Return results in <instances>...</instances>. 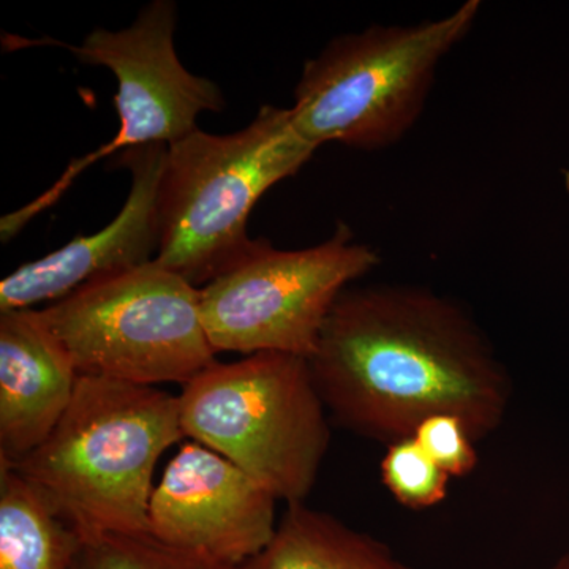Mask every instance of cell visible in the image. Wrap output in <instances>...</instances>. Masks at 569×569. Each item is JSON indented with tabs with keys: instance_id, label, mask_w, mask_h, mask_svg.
Listing matches in <instances>:
<instances>
[{
	"instance_id": "cell-16",
	"label": "cell",
	"mask_w": 569,
	"mask_h": 569,
	"mask_svg": "<svg viewBox=\"0 0 569 569\" xmlns=\"http://www.w3.org/2000/svg\"><path fill=\"white\" fill-rule=\"evenodd\" d=\"M413 438L448 477L466 478L478 467L477 441L459 418L438 415L426 419Z\"/></svg>"
},
{
	"instance_id": "cell-1",
	"label": "cell",
	"mask_w": 569,
	"mask_h": 569,
	"mask_svg": "<svg viewBox=\"0 0 569 569\" xmlns=\"http://www.w3.org/2000/svg\"><path fill=\"white\" fill-rule=\"evenodd\" d=\"M307 361L326 411L388 447L438 415L482 440L511 402L507 367L475 318L417 284L348 287Z\"/></svg>"
},
{
	"instance_id": "cell-11",
	"label": "cell",
	"mask_w": 569,
	"mask_h": 569,
	"mask_svg": "<svg viewBox=\"0 0 569 569\" xmlns=\"http://www.w3.org/2000/svg\"><path fill=\"white\" fill-rule=\"evenodd\" d=\"M78 378L41 310L0 312V463L13 466L51 436Z\"/></svg>"
},
{
	"instance_id": "cell-6",
	"label": "cell",
	"mask_w": 569,
	"mask_h": 569,
	"mask_svg": "<svg viewBox=\"0 0 569 569\" xmlns=\"http://www.w3.org/2000/svg\"><path fill=\"white\" fill-rule=\"evenodd\" d=\"M41 312L82 377L187 385L216 362L200 290L156 261L86 284Z\"/></svg>"
},
{
	"instance_id": "cell-10",
	"label": "cell",
	"mask_w": 569,
	"mask_h": 569,
	"mask_svg": "<svg viewBox=\"0 0 569 569\" xmlns=\"http://www.w3.org/2000/svg\"><path fill=\"white\" fill-rule=\"evenodd\" d=\"M167 149V144H149L123 151L119 167L132 176V186L121 212L103 230L78 236L6 277L0 282V312L54 305L86 284L151 263L159 252L157 193Z\"/></svg>"
},
{
	"instance_id": "cell-9",
	"label": "cell",
	"mask_w": 569,
	"mask_h": 569,
	"mask_svg": "<svg viewBox=\"0 0 569 569\" xmlns=\"http://www.w3.org/2000/svg\"><path fill=\"white\" fill-rule=\"evenodd\" d=\"M277 498L212 449L187 441L149 503V537L170 548L244 567L277 530Z\"/></svg>"
},
{
	"instance_id": "cell-13",
	"label": "cell",
	"mask_w": 569,
	"mask_h": 569,
	"mask_svg": "<svg viewBox=\"0 0 569 569\" xmlns=\"http://www.w3.org/2000/svg\"><path fill=\"white\" fill-rule=\"evenodd\" d=\"M82 542L29 479L0 463V569H73Z\"/></svg>"
},
{
	"instance_id": "cell-4",
	"label": "cell",
	"mask_w": 569,
	"mask_h": 569,
	"mask_svg": "<svg viewBox=\"0 0 569 569\" xmlns=\"http://www.w3.org/2000/svg\"><path fill=\"white\" fill-rule=\"evenodd\" d=\"M481 11L468 0L440 20L370 26L342 33L305 63L290 108L310 144L340 142L380 151L417 126L438 66L466 39Z\"/></svg>"
},
{
	"instance_id": "cell-12",
	"label": "cell",
	"mask_w": 569,
	"mask_h": 569,
	"mask_svg": "<svg viewBox=\"0 0 569 569\" xmlns=\"http://www.w3.org/2000/svg\"><path fill=\"white\" fill-rule=\"evenodd\" d=\"M242 569H411L385 542L306 503L288 505L274 538Z\"/></svg>"
},
{
	"instance_id": "cell-17",
	"label": "cell",
	"mask_w": 569,
	"mask_h": 569,
	"mask_svg": "<svg viewBox=\"0 0 569 569\" xmlns=\"http://www.w3.org/2000/svg\"><path fill=\"white\" fill-rule=\"evenodd\" d=\"M550 569H569V552L565 553L563 557Z\"/></svg>"
},
{
	"instance_id": "cell-18",
	"label": "cell",
	"mask_w": 569,
	"mask_h": 569,
	"mask_svg": "<svg viewBox=\"0 0 569 569\" xmlns=\"http://www.w3.org/2000/svg\"><path fill=\"white\" fill-rule=\"evenodd\" d=\"M561 176H563L565 190H567V193L569 194V159L567 164H565L563 170H561Z\"/></svg>"
},
{
	"instance_id": "cell-2",
	"label": "cell",
	"mask_w": 569,
	"mask_h": 569,
	"mask_svg": "<svg viewBox=\"0 0 569 569\" xmlns=\"http://www.w3.org/2000/svg\"><path fill=\"white\" fill-rule=\"evenodd\" d=\"M183 437L179 396L80 376L51 436L10 467L82 541L149 537L153 471Z\"/></svg>"
},
{
	"instance_id": "cell-7",
	"label": "cell",
	"mask_w": 569,
	"mask_h": 569,
	"mask_svg": "<svg viewBox=\"0 0 569 569\" xmlns=\"http://www.w3.org/2000/svg\"><path fill=\"white\" fill-rule=\"evenodd\" d=\"M346 223L321 244L276 249L261 239L247 260L200 288V313L216 353L309 359L337 298L380 264Z\"/></svg>"
},
{
	"instance_id": "cell-3",
	"label": "cell",
	"mask_w": 569,
	"mask_h": 569,
	"mask_svg": "<svg viewBox=\"0 0 569 569\" xmlns=\"http://www.w3.org/2000/svg\"><path fill=\"white\" fill-rule=\"evenodd\" d=\"M317 149L295 129L290 108L271 104L239 132L197 129L168 146L153 261L198 290L227 274L260 246L247 228L254 204L298 173Z\"/></svg>"
},
{
	"instance_id": "cell-15",
	"label": "cell",
	"mask_w": 569,
	"mask_h": 569,
	"mask_svg": "<svg viewBox=\"0 0 569 569\" xmlns=\"http://www.w3.org/2000/svg\"><path fill=\"white\" fill-rule=\"evenodd\" d=\"M449 479L415 438L389 445L381 460L385 488L406 508L437 507L448 497Z\"/></svg>"
},
{
	"instance_id": "cell-14",
	"label": "cell",
	"mask_w": 569,
	"mask_h": 569,
	"mask_svg": "<svg viewBox=\"0 0 569 569\" xmlns=\"http://www.w3.org/2000/svg\"><path fill=\"white\" fill-rule=\"evenodd\" d=\"M73 569H242L162 545L152 537H102L82 542Z\"/></svg>"
},
{
	"instance_id": "cell-8",
	"label": "cell",
	"mask_w": 569,
	"mask_h": 569,
	"mask_svg": "<svg viewBox=\"0 0 569 569\" xmlns=\"http://www.w3.org/2000/svg\"><path fill=\"white\" fill-rule=\"evenodd\" d=\"M178 7L171 0H153L137 20L121 31L93 29L81 44L40 40L73 52L81 62L104 67L118 80L114 96L119 132L99 151L74 160L47 193L2 219V239L18 233L37 213L56 203L86 168L116 151L149 144H173L198 129L203 112L224 110L223 93L216 82L190 73L174 48Z\"/></svg>"
},
{
	"instance_id": "cell-5",
	"label": "cell",
	"mask_w": 569,
	"mask_h": 569,
	"mask_svg": "<svg viewBox=\"0 0 569 569\" xmlns=\"http://www.w3.org/2000/svg\"><path fill=\"white\" fill-rule=\"evenodd\" d=\"M179 403L183 436L233 462L277 500L305 503L331 441L306 358L264 351L216 361L183 385Z\"/></svg>"
}]
</instances>
